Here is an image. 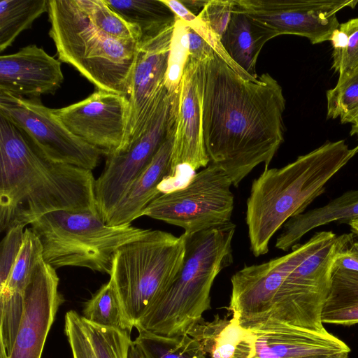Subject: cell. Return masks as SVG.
Masks as SVG:
<instances>
[{"label":"cell","instance_id":"obj_1","mask_svg":"<svg viewBox=\"0 0 358 358\" xmlns=\"http://www.w3.org/2000/svg\"><path fill=\"white\" fill-rule=\"evenodd\" d=\"M285 99L266 73L244 79L215 54L205 65L202 102L204 145L210 164L238 187L257 166L268 165L284 141Z\"/></svg>","mask_w":358,"mask_h":358},{"label":"cell","instance_id":"obj_2","mask_svg":"<svg viewBox=\"0 0 358 358\" xmlns=\"http://www.w3.org/2000/svg\"><path fill=\"white\" fill-rule=\"evenodd\" d=\"M95 180L90 170L45 157L0 115L1 232L55 211L99 213Z\"/></svg>","mask_w":358,"mask_h":358},{"label":"cell","instance_id":"obj_3","mask_svg":"<svg viewBox=\"0 0 358 358\" xmlns=\"http://www.w3.org/2000/svg\"><path fill=\"white\" fill-rule=\"evenodd\" d=\"M356 154L344 140L327 142L283 167L264 169L252 182L247 200L245 220L252 254H266L277 231L304 213Z\"/></svg>","mask_w":358,"mask_h":358},{"label":"cell","instance_id":"obj_4","mask_svg":"<svg viewBox=\"0 0 358 358\" xmlns=\"http://www.w3.org/2000/svg\"><path fill=\"white\" fill-rule=\"evenodd\" d=\"M231 222L185 234L182 268L171 285L152 303L134 325L166 336L188 334L210 308V290L217 275L233 262Z\"/></svg>","mask_w":358,"mask_h":358},{"label":"cell","instance_id":"obj_5","mask_svg":"<svg viewBox=\"0 0 358 358\" xmlns=\"http://www.w3.org/2000/svg\"><path fill=\"white\" fill-rule=\"evenodd\" d=\"M49 35L59 61L97 90L128 96L139 42L111 37L94 27L75 0H48Z\"/></svg>","mask_w":358,"mask_h":358},{"label":"cell","instance_id":"obj_6","mask_svg":"<svg viewBox=\"0 0 358 358\" xmlns=\"http://www.w3.org/2000/svg\"><path fill=\"white\" fill-rule=\"evenodd\" d=\"M43 247V259L53 268L83 267L110 274L117 249L147 229L131 224L111 226L99 213L59 210L31 224Z\"/></svg>","mask_w":358,"mask_h":358},{"label":"cell","instance_id":"obj_7","mask_svg":"<svg viewBox=\"0 0 358 358\" xmlns=\"http://www.w3.org/2000/svg\"><path fill=\"white\" fill-rule=\"evenodd\" d=\"M186 250L185 234L147 229L115 252L110 279L124 313L134 325L180 272Z\"/></svg>","mask_w":358,"mask_h":358},{"label":"cell","instance_id":"obj_8","mask_svg":"<svg viewBox=\"0 0 358 358\" xmlns=\"http://www.w3.org/2000/svg\"><path fill=\"white\" fill-rule=\"evenodd\" d=\"M352 233L336 236L308 256L286 277L266 320L327 331L321 320L332 271L338 256L354 242Z\"/></svg>","mask_w":358,"mask_h":358},{"label":"cell","instance_id":"obj_9","mask_svg":"<svg viewBox=\"0 0 358 358\" xmlns=\"http://www.w3.org/2000/svg\"><path fill=\"white\" fill-rule=\"evenodd\" d=\"M232 182L220 167L210 164L184 187L155 199L142 216L181 227L191 234L231 222Z\"/></svg>","mask_w":358,"mask_h":358},{"label":"cell","instance_id":"obj_10","mask_svg":"<svg viewBox=\"0 0 358 358\" xmlns=\"http://www.w3.org/2000/svg\"><path fill=\"white\" fill-rule=\"evenodd\" d=\"M0 115L16 126L45 157L92 171L101 152L73 135L39 99L0 91Z\"/></svg>","mask_w":358,"mask_h":358},{"label":"cell","instance_id":"obj_11","mask_svg":"<svg viewBox=\"0 0 358 358\" xmlns=\"http://www.w3.org/2000/svg\"><path fill=\"white\" fill-rule=\"evenodd\" d=\"M177 92L166 93L147 128L124 151L107 157L95 180L97 209L104 222L164 141L176 114Z\"/></svg>","mask_w":358,"mask_h":358},{"label":"cell","instance_id":"obj_12","mask_svg":"<svg viewBox=\"0 0 358 358\" xmlns=\"http://www.w3.org/2000/svg\"><path fill=\"white\" fill-rule=\"evenodd\" d=\"M319 234L297 244L284 256L267 262L245 266L231 278L228 310L244 328L262 324L268 316L275 296L288 274L308 256L323 245Z\"/></svg>","mask_w":358,"mask_h":358},{"label":"cell","instance_id":"obj_13","mask_svg":"<svg viewBox=\"0 0 358 358\" xmlns=\"http://www.w3.org/2000/svg\"><path fill=\"white\" fill-rule=\"evenodd\" d=\"M358 0H234L241 11L278 36L297 35L317 44L330 41L340 24L337 13L355 8Z\"/></svg>","mask_w":358,"mask_h":358},{"label":"cell","instance_id":"obj_14","mask_svg":"<svg viewBox=\"0 0 358 358\" xmlns=\"http://www.w3.org/2000/svg\"><path fill=\"white\" fill-rule=\"evenodd\" d=\"M129 111L128 96L97 90L54 115L73 135L106 157L123 151Z\"/></svg>","mask_w":358,"mask_h":358},{"label":"cell","instance_id":"obj_15","mask_svg":"<svg viewBox=\"0 0 358 358\" xmlns=\"http://www.w3.org/2000/svg\"><path fill=\"white\" fill-rule=\"evenodd\" d=\"M173 26L139 43L128 95L129 111L123 151L147 128L167 92L164 80Z\"/></svg>","mask_w":358,"mask_h":358},{"label":"cell","instance_id":"obj_16","mask_svg":"<svg viewBox=\"0 0 358 358\" xmlns=\"http://www.w3.org/2000/svg\"><path fill=\"white\" fill-rule=\"evenodd\" d=\"M56 269L43 259L24 292L21 322L9 358H41L48 334L64 299Z\"/></svg>","mask_w":358,"mask_h":358},{"label":"cell","instance_id":"obj_17","mask_svg":"<svg viewBox=\"0 0 358 358\" xmlns=\"http://www.w3.org/2000/svg\"><path fill=\"white\" fill-rule=\"evenodd\" d=\"M205 65L189 56L185 65L178 91L174 144L167 176L180 165L196 171L210 163L202 129Z\"/></svg>","mask_w":358,"mask_h":358},{"label":"cell","instance_id":"obj_18","mask_svg":"<svg viewBox=\"0 0 358 358\" xmlns=\"http://www.w3.org/2000/svg\"><path fill=\"white\" fill-rule=\"evenodd\" d=\"M255 336L252 358H349L350 348L328 332L282 322L248 329Z\"/></svg>","mask_w":358,"mask_h":358},{"label":"cell","instance_id":"obj_19","mask_svg":"<svg viewBox=\"0 0 358 358\" xmlns=\"http://www.w3.org/2000/svg\"><path fill=\"white\" fill-rule=\"evenodd\" d=\"M63 81L61 62L36 45L0 57V91L39 99L54 94Z\"/></svg>","mask_w":358,"mask_h":358},{"label":"cell","instance_id":"obj_20","mask_svg":"<svg viewBox=\"0 0 358 358\" xmlns=\"http://www.w3.org/2000/svg\"><path fill=\"white\" fill-rule=\"evenodd\" d=\"M176 114L172 120L166 137L146 168L134 181L115 208L106 218L108 225L131 224L142 216L146 207L161 195L158 187L169 175L174 144Z\"/></svg>","mask_w":358,"mask_h":358},{"label":"cell","instance_id":"obj_21","mask_svg":"<svg viewBox=\"0 0 358 358\" xmlns=\"http://www.w3.org/2000/svg\"><path fill=\"white\" fill-rule=\"evenodd\" d=\"M188 335L210 358H252L255 353V334L233 317L228 320L217 314L212 321L201 320Z\"/></svg>","mask_w":358,"mask_h":358},{"label":"cell","instance_id":"obj_22","mask_svg":"<svg viewBox=\"0 0 358 358\" xmlns=\"http://www.w3.org/2000/svg\"><path fill=\"white\" fill-rule=\"evenodd\" d=\"M276 36L271 29L234 6L221 42L230 58L252 78L257 79L258 56L264 44Z\"/></svg>","mask_w":358,"mask_h":358},{"label":"cell","instance_id":"obj_23","mask_svg":"<svg viewBox=\"0 0 358 358\" xmlns=\"http://www.w3.org/2000/svg\"><path fill=\"white\" fill-rule=\"evenodd\" d=\"M358 218V189L345 192L327 204L294 216L282 226L275 248L288 251L311 230L333 222L348 223Z\"/></svg>","mask_w":358,"mask_h":358},{"label":"cell","instance_id":"obj_24","mask_svg":"<svg viewBox=\"0 0 358 358\" xmlns=\"http://www.w3.org/2000/svg\"><path fill=\"white\" fill-rule=\"evenodd\" d=\"M321 320L323 324H358V271L340 268L334 264Z\"/></svg>","mask_w":358,"mask_h":358},{"label":"cell","instance_id":"obj_25","mask_svg":"<svg viewBox=\"0 0 358 358\" xmlns=\"http://www.w3.org/2000/svg\"><path fill=\"white\" fill-rule=\"evenodd\" d=\"M127 22L137 26L141 39L159 34L175 24L176 16L162 0H105Z\"/></svg>","mask_w":358,"mask_h":358},{"label":"cell","instance_id":"obj_26","mask_svg":"<svg viewBox=\"0 0 358 358\" xmlns=\"http://www.w3.org/2000/svg\"><path fill=\"white\" fill-rule=\"evenodd\" d=\"M48 10V0L0 1V51L10 46L19 34Z\"/></svg>","mask_w":358,"mask_h":358},{"label":"cell","instance_id":"obj_27","mask_svg":"<svg viewBox=\"0 0 358 358\" xmlns=\"http://www.w3.org/2000/svg\"><path fill=\"white\" fill-rule=\"evenodd\" d=\"M134 343L144 358H208L199 343L188 334L166 336L138 331Z\"/></svg>","mask_w":358,"mask_h":358},{"label":"cell","instance_id":"obj_28","mask_svg":"<svg viewBox=\"0 0 358 358\" xmlns=\"http://www.w3.org/2000/svg\"><path fill=\"white\" fill-rule=\"evenodd\" d=\"M83 317L95 324L131 332L133 324L127 317L110 280L85 304Z\"/></svg>","mask_w":358,"mask_h":358},{"label":"cell","instance_id":"obj_29","mask_svg":"<svg viewBox=\"0 0 358 358\" xmlns=\"http://www.w3.org/2000/svg\"><path fill=\"white\" fill-rule=\"evenodd\" d=\"M42 260L43 247L41 241L30 227L25 229L20 253L6 287L0 290V297H24L25 290Z\"/></svg>","mask_w":358,"mask_h":358},{"label":"cell","instance_id":"obj_30","mask_svg":"<svg viewBox=\"0 0 358 358\" xmlns=\"http://www.w3.org/2000/svg\"><path fill=\"white\" fill-rule=\"evenodd\" d=\"M75 1L91 23L103 33L115 38L140 43L142 36L140 29L125 21L105 0Z\"/></svg>","mask_w":358,"mask_h":358},{"label":"cell","instance_id":"obj_31","mask_svg":"<svg viewBox=\"0 0 358 358\" xmlns=\"http://www.w3.org/2000/svg\"><path fill=\"white\" fill-rule=\"evenodd\" d=\"M330 41L332 68L338 73L339 82L358 71V17L341 24Z\"/></svg>","mask_w":358,"mask_h":358},{"label":"cell","instance_id":"obj_32","mask_svg":"<svg viewBox=\"0 0 358 358\" xmlns=\"http://www.w3.org/2000/svg\"><path fill=\"white\" fill-rule=\"evenodd\" d=\"M84 331L96 358H127L132 341L129 332L95 324L82 316Z\"/></svg>","mask_w":358,"mask_h":358},{"label":"cell","instance_id":"obj_33","mask_svg":"<svg viewBox=\"0 0 358 358\" xmlns=\"http://www.w3.org/2000/svg\"><path fill=\"white\" fill-rule=\"evenodd\" d=\"M189 27L176 17L169 48L164 87L169 94L178 91L184 69L189 56Z\"/></svg>","mask_w":358,"mask_h":358},{"label":"cell","instance_id":"obj_34","mask_svg":"<svg viewBox=\"0 0 358 358\" xmlns=\"http://www.w3.org/2000/svg\"><path fill=\"white\" fill-rule=\"evenodd\" d=\"M327 117L352 122L358 115V71L327 92Z\"/></svg>","mask_w":358,"mask_h":358},{"label":"cell","instance_id":"obj_35","mask_svg":"<svg viewBox=\"0 0 358 358\" xmlns=\"http://www.w3.org/2000/svg\"><path fill=\"white\" fill-rule=\"evenodd\" d=\"M162 1L173 12L176 17L184 21L193 31L202 37L210 45L215 54L240 76L247 80H257L252 78L230 58L218 36L206 24L200 20L197 15L187 10L180 1L162 0Z\"/></svg>","mask_w":358,"mask_h":358},{"label":"cell","instance_id":"obj_36","mask_svg":"<svg viewBox=\"0 0 358 358\" xmlns=\"http://www.w3.org/2000/svg\"><path fill=\"white\" fill-rule=\"evenodd\" d=\"M24 227L17 226L8 229L1 243L0 290L4 289L22 245Z\"/></svg>","mask_w":358,"mask_h":358},{"label":"cell","instance_id":"obj_37","mask_svg":"<svg viewBox=\"0 0 358 358\" xmlns=\"http://www.w3.org/2000/svg\"><path fill=\"white\" fill-rule=\"evenodd\" d=\"M64 331L73 358H96L84 331L82 316L76 311L71 310L66 313Z\"/></svg>","mask_w":358,"mask_h":358},{"label":"cell","instance_id":"obj_38","mask_svg":"<svg viewBox=\"0 0 358 358\" xmlns=\"http://www.w3.org/2000/svg\"><path fill=\"white\" fill-rule=\"evenodd\" d=\"M234 9L233 0H208L197 17L221 40Z\"/></svg>","mask_w":358,"mask_h":358},{"label":"cell","instance_id":"obj_39","mask_svg":"<svg viewBox=\"0 0 358 358\" xmlns=\"http://www.w3.org/2000/svg\"><path fill=\"white\" fill-rule=\"evenodd\" d=\"M189 57L199 62L207 63L215 52L210 45L190 27L189 30Z\"/></svg>","mask_w":358,"mask_h":358},{"label":"cell","instance_id":"obj_40","mask_svg":"<svg viewBox=\"0 0 358 358\" xmlns=\"http://www.w3.org/2000/svg\"><path fill=\"white\" fill-rule=\"evenodd\" d=\"M335 266L345 270L358 271V252L350 245L336 259Z\"/></svg>","mask_w":358,"mask_h":358},{"label":"cell","instance_id":"obj_41","mask_svg":"<svg viewBox=\"0 0 358 358\" xmlns=\"http://www.w3.org/2000/svg\"><path fill=\"white\" fill-rule=\"evenodd\" d=\"M208 0H182V4L192 13L196 15L199 10H201Z\"/></svg>","mask_w":358,"mask_h":358},{"label":"cell","instance_id":"obj_42","mask_svg":"<svg viewBox=\"0 0 358 358\" xmlns=\"http://www.w3.org/2000/svg\"><path fill=\"white\" fill-rule=\"evenodd\" d=\"M127 358H144L141 352L137 348V346L134 344V341L130 345L129 352H128V357Z\"/></svg>","mask_w":358,"mask_h":358},{"label":"cell","instance_id":"obj_43","mask_svg":"<svg viewBox=\"0 0 358 358\" xmlns=\"http://www.w3.org/2000/svg\"><path fill=\"white\" fill-rule=\"evenodd\" d=\"M352 128L350 131V135H356L358 136V115L352 122ZM357 153H358V145L355 148Z\"/></svg>","mask_w":358,"mask_h":358},{"label":"cell","instance_id":"obj_44","mask_svg":"<svg viewBox=\"0 0 358 358\" xmlns=\"http://www.w3.org/2000/svg\"><path fill=\"white\" fill-rule=\"evenodd\" d=\"M348 224L350 227L352 233L358 236V218L350 221Z\"/></svg>","mask_w":358,"mask_h":358},{"label":"cell","instance_id":"obj_45","mask_svg":"<svg viewBox=\"0 0 358 358\" xmlns=\"http://www.w3.org/2000/svg\"><path fill=\"white\" fill-rule=\"evenodd\" d=\"M0 358H9L3 345L0 343Z\"/></svg>","mask_w":358,"mask_h":358},{"label":"cell","instance_id":"obj_46","mask_svg":"<svg viewBox=\"0 0 358 358\" xmlns=\"http://www.w3.org/2000/svg\"><path fill=\"white\" fill-rule=\"evenodd\" d=\"M352 248L358 252V241L353 242Z\"/></svg>","mask_w":358,"mask_h":358}]
</instances>
